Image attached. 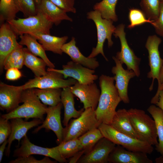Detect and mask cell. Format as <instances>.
Instances as JSON below:
<instances>
[{
    "mask_svg": "<svg viewBox=\"0 0 163 163\" xmlns=\"http://www.w3.org/2000/svg\"><path fill=\"white\" fill-rule=\"evenodd\" d=\"M112 58L115 63V66L111 69V72L114 75L115 86L121 101L125 104H128L129 102L128 94L129 82L131 78L136 76V74L132 70L125 69L116 57L113 56Z\"/></svg>",
    "mask_w": 163,
    "mask_h": 163,
    "instance_id": "cell-15",
    "label": "cell"
},
{
    "mask_svg": "<svg viewBox=\"0 0 163 163\" xmlns=\"http://www.w3.org/2000/svg\"><path fill=\"white\" fill-rule=\"evenodd\" d=\"M20 40L19 42L21 45L26 46L29 50L34 55L38 56L43 59L47 66L50 68H55L53 63L48 58L42 45L37 42V40L32 35L25 34L20 36Z\"/></svg>",
    "mask_w": 163,
    "mask_h": 163,
    "instance_id": "cell-26",
    "label": "cell"
},
{
    "mask_svg": "<svg viewBox=\"0 0 163 163\" xmlns=\"http://www.w3.org/2000/svg\"><path fill=\"white\" fill-rule=\"evenodd\" d=\"M9 120L2 117L0 118V144L9 137L11 132V123Z\"/></svg>",
    "mask_w": 163,
    "mask_h": 163,
    "instance_id": "cell-38",
    "label": "cell"
},
{
    "mask_svg": "<svg viewBox=\"0 0 163 163\" xmlns=\"http://www.w3.org/2000/svg\"><path fill=\"white\" fill-rule=\"evenodd\" d=\"M32 155L47 156L61 163L68 162V160L61 155L58 146L51 148L39 146L32 143L26 135L21 141V146L14 150L13 156L18 158L27 157Z\"/></svg>",
    "mask_w": 163,
    "mask_h": 163,
    "instance_id": "cell-10",
    "label": "cell"
},
{
    "mask_svg": "<svg viewBox=\"0 0 163 163\" xmlns=\"http://www.w3.org/2000/svg\"><path fill=\"white\" fill-rule=\"evenodd\" d=\"M163 111V91H160L159 94L158 100L156 104Z\"/></svg>",
    "mask_w": 163,
    "mask_h": 163,
    "instance_id": "cell-44",
    "label": "cell"
},
{
    "mask_svg": "<svg viewBox=\"0 0 163 163\" xmlns=\"http://www.w3.org/2000/svg\"><path fill=\"white\" fill-rule=\"evenodd\" d=\"M58 147L61 155L66 159L71 157L78 152L83 149L78 138L62 142Z\"/></svg>",
    "mask_w": 163,
    "mask_h": 163,
    "instance_id": "cell-33",
    "label": "cell"
},
{
    "mask_svg": "<svg viewBox=\"0 0 163 163\" xmlns=\"http://www.w3.org/2000/svg\"><path fill=\"white\" fill-rule=\"evenodd\" d=\"M155 162L156 163H163V156L157 158H156Z\"/></svg>",
    "mask_w": 163,
    "mask_h": 163,
    "instance_id": "cell-48",
    "label": "cell"
},
{
    "mask_svg": "<svg viewBox=\"0 0 163 163\" xmlns=\"http://www.w3.org/2000/svg\"><path fill=\"white\" fill-rule=\"evenodd\" d=\"M100 124L95 110L91 107L84 109L78 117L71 120L64 128L62 142L78 138L88 131L98 128Z\"/></svg>",
    "mask_w": 163,
    "mask_h": 163,
    "instance_id": "cell-5",
    "label": "cell"
},
{
    "mask_svg": "<svg viewBox=\"0 0 163 163\" xmlns=\"http://www.w3.org/2000/svg\"><path fill=\"white\" fill-rule=\"evenodd\" d=\"M37 5H39L40 3L41 0H34Z\"/></svg>",
    "mask_w": 163,
    "mask_h": 163,
    "instance_id": "cell-49",
    "label": "cell"
},
{
    "mask_svg": "<svg viewBox=\"0 0 163 163\" xmlns=\"http://www.w3.org/2000/svg\"><path fill=\"white\" fill-rule=\"evenodd\" d=\"M23 90L21 86L7 85L2 82L0 83V108L7 113L18 107L22 103Z\"/></svg>",
    "mask_w": 163,
    "mask_h": 163,
    "instance_id": "cell-17",
    "label": "cell"
},
{
    "mask_svg": "<svg viewBox=\"0 0 163 163\" xmlns=\"http://www.w3.org/2000/svg\"><path fill=\"white\" fill-rule=\"evenodd\" d=\"M56 5L66 12L75 13V0H50Z\"/></svg>",
    "mask_w": 163,
    "mask_h": 163,
    "instance_id": "cell-40",
    "label": "cell"
},
{
    "mask_svg": "<svg viewBox=\"0 0 163 163\" xmlns=\"http://www.w3.org/2000/svg\"><path fill=\"white\" fill-rule=\"evenodd\" d=\"M7 21L17 36L35 33L50 34L53 24L38 11L35 15Z\"/></svg>",
    "mask_w": 163,
    "mask_h": 163,
    "instance_id": "cell-6",
    "label": "cell"
},
{
    "mask_svg": "<svg viewBox=\"0 0 163 163\" xmlns=\"http://www.w3.org/2000/svg\"><path fill=\"white\" fill-rule=\"evenodd\" d=\"M17 35L6 21L0 28V69L2 72L4 61L8 55L14 49L22 46L17 40Z\"/></svg>",
    "mask_w": 163,
    "mask_h": 163,
    "instance_id": "cell-18",
    "label": "cell"
},
{
    "mask_svg": "<svg viewBox=\"0 0 163 163\" xmlns=\"http://www.w3.org/2000/svg\"><path fill=\"white\" fill-rule=\"evenodd\" d=\"M98 128L104 137L128 150L149 154L154 150L153 147L150 144L120 133L110 124L100 123Z\"/></svg>",
    "mask_w": 163,
    "mask_h": 163,
    "instance_id": "cell-4",
    "label": "cell"
},
{
    "mask_svg": "<svg viewBox=\"0 0 163 163\" xmlns=\"http://www.w3.org/2000/svg\"><path fill=\"white\" fill-rule=\"evenodd\" d=\"M63 105L61 102L55 106H49L47 107L46 117L42 124L36 128L33 133H36L41 129L44 128L47 130H51L55 134L57 142L59 144L63 140L64 128L61 123V110Z\"/></svg>",
    "mask_w": 163,
    "mask_h": 163,
    "instance_id": "cell-16",
    "label": "cell"
},
{
    "mask_svg": "<svg viewBox=\"0 0 163 163\" xmlns=\"http://www.w3.org/2000/svg\"><path fill=\"white\" fill-rule=\"evenodd\" d=\"M38 40L45 51L62 55L63 52L61 50L62 46L68 38L67 36L59 37L51 36L50 34L40 33L29 34Z\"/></svg>",
    "mask_w": 163,
    "mask_h": 163,
    "instance_id": "cell-25",
    "label": "cell"
},
{
    "mask_svg": "<svg viewBox=\"0 0 163 163\" xmlns=\"http://www.w3.org/2000/svg\"><path fill=\"white\" fill-rule=\"evenodd\" d=\"M156 33L163 37V1L160 3V12L158 18L151 24Z\"/></svg>",
    "mask_w": 163,
    "mask_h": 163,
    "instance_id": "cell-41",
    "label": "cell"
},
{
    "mask_svg": "<svg viewBox=\"0 0 163 163\" xmlns=\"http://www.w3.org/2000/svg\"><path fill=\"white\" fill-rule=\"evenodd\" d=\"M163 91V82L161 84L159 91L157 93H156L155 95L152 98L151 102L152 104H156L158 100L159 94L160 91Z\"/></svg>",
    "mask_w": 163,
    "mask_h": 163,
    "instance_id": "cell-45",
    "label": "cell"
},
{
    "mask_svg": "<svg viewBox=\"0 0 163 163\" xmlns=\"http://www.w3.org/2000/svg\"><path fill=\"white\" fill-rule=\"evenodd\" d=\"M160 0H141V5L143 12L148 19L155 21L160 12Z\"/></svg>",
    "mask_w": 163,
    "mask_h": 163,
    "instance_id": "cell-35",
    "label": "cell"
},
{
    "mask_svg": "<svg viewBox=\"0 0 163 163\" xmlns=\"http://www.w3.org/2000/svg\"><path fill=\"white\" fill-rule=\"evenodd\" d=\"M46 70L59 72L63 75L64 78L71 77L83 84L94 83L98 78L97 75L94 74L95 72L94 70L85 67L72 60L63 65L62 69L48 68Z\"/></svg>",
    "mask_w": 163,
    "mask_h": 163,
    "instance_id": "cell-12",
    "label": "cell"
},
{
    "mask_svg": "<svg viewBox=\"0 0 163 163\" xmlns=\"http://www.w3.org/2000/svg\"><path fill=\"white\" fill-rule=\"evenodd\" d=\"M47 71L44 75L30 79L24 85L20 86L21 88L23 90L34 88H63L70 87L74 85L77 81L72 78L65 79L62 74L56 71Z\"/></svg>",
    "mask_w": 163,
    "mask_h": 163,
    "instance_id": "cell-8",
    "label": "cell"
},
{
    "mask_svg": "<svg viewBox=\"0 0 163 163\" xmlns=\"http://www.w3.org/2000/svg\"><path fill=\"white\" fill-rule=\"evenodd\" d=\"M8 143V139L5 141L2 144L0 147V163L2 161L4 151L6 148V146Z\"/></svg>",
    "mask_w": 163,
    "mask_h": 163,
    "instance_id": "cell-46",
    "label": "cell"
},
{
    "mask_svg": "<svg viewBox=\"0 0 163 163\" xmlns=\"http://www.w3.org/2000/svg\"><path fill=\"white\" fill-rule=\"evenodd\" d=\"M85 152L84 149L81 150L74 154L72 157L68 159L69 163H76L78 161L81 157L84 155Z\"/></svg>",
    "mask_w": 163,
    "mask_h": 163,
    "instance_id": "cell-43",
    "label": "cell"
},
{
    "mask_svg": "<svg viewBox=\"0 0 163 163\" xmlns=\"http://www.w3.org/2000/svg\"><path fill=\"white\" fill-rule=\"evenodd\" d=\"M61 50L63 53L69 56L72 61L74 62L94 70L99 66V62L95 58L86 57L81 53L76 46V41L74 37H72L69 42L65 43L62 46Z\"/></svg>",
    "mask_w": 163,
    "mask_h": 163,
    "instance_id": "cell-21",
    "label": "cell"
},
{
    "mask_svg": "<svg viewBox=\"0 0 163 163\" xmlns=\"http://www.w3.org/2000/svg\"><path fill=\"white\" fill-rule=\"evenodd\" d=\"M147 111L154 120L158 138V144L155 149L163 156V111L158 107L152 105L148 108Z\"/></svg>",
    "mask_w": 163,
    "mask_h": 163,
    "instance_id": "cell-29",
    "label": "cell"
},
{
    "mask_svg": "<svg viewBox=\"0 0 163 163\" xmlns=\"http://www.w3.org/2000/svg\"><path fill=\"white\" fill-rule=\"evenodd\" d=\"M37 6L38 11L42 14L47 20L56 26L64 20L72 21V19L67 14V12L50 0H41L40 3Z\"/></svg>",
    "mask_w": 163,
    "mask_h": 163,
    "instance_id": "cell-22",
    "label": "cell"
},
{
    "mask_svg": "<svg viewBox=\"0 0 163 163\" xmlns=\"http://www.w3.org/2000/svg\"><path fill=\"white\" fill-rule=\"evenodd\" d=\"M22 76V74L19 69L16 68H11L7 70L5 78L7 80L14 81L20 78Z\"/></svg>",
    "mask_w": 163,
    "mask_h": 163,
    "instance_id": "cell-42",
    "label": "cell"
},
{
    "mask_svg": "<svg viewBox=\"0 0 163 163\" xmlns=\"http://www.w3.org/2000/svg\"><path fill=\"white\" fill-rule=\"evenodd\" d=\"M69 88L73 94L78 97L83 103L84 109L91 107L94 110L96 109L101 91L95 83L83 84L77 81Z\"/></svg>",
    "mask_w": 163,
    "mask_h": 163,
    "instance_id": "cell-14",
    "label": "cell"
},
{
    "mask_svg": "<svg viewBox=\"0 0 163 163\" xmlns=\"http://www.w3.org/2000/svg\"><path fill=\"white\" fill-rule=\"evenodd\" d=\"M61 102L64 107V116L63 120V125H68L72 118L78 117L84 110V108L77 110L75 108L74 94L69 87L62 88L61 94Z\"/></svg>",
    "mask_w": 163,
    "mask_h": 163,
    "instance_id": "cell-23",
    "label": "cell"
},
{
    "mask_svg": "<svg viewBox=\"0 0 163 163\" xmlns=\"http://www.w3.org/2000/svg\"><path fill=\"white\" fill-rule=\"evenodd\" d=\"M161 2L163 1V0H160Z\"/></svg>",
    "mask_w": 163,
    "mask_h": 163,
    "instance_id": "cell-50",
    "label": "cell"
},
{
    "mask_svg": "<svg viewBox=\"0 0 163 163\" xmlns=\"http://www.w3.org/2000/svg\"><path fill=\"white\" fill-rule=\"evenodd\" d=\"M24 65L30 69L35 77L45 75L47 72V64L42 58H39L30 52L27 48H23Z\"/></svg>",
    "mask_w": 163,
    "mask_h": 163,
    "instance_id": "cell-27",
    "label": "cell"
},
{
    "mask_svg": "<svg viewBox=\"0 0 163 163\" xmlns=\"http://www.w3.org/2000/svg\"><path fill=\"white\" fill-rule=\"evenodd\" d=\"M19 11L25 18L36 15L38 12L37 5L34 0H14Z\"/></svg>",
    "mask_w": 163,
    "mask_h": 163,
    "instance_id": "cell-36",
    "label": "cell"
},
{
    "mask_svg": "<svg viewBox=\"0 0 163 163\" xmlns=\"http://www.w3.org/2000/svg\"><path fill=\"white\" fill-rule=\"evenodd\" d=\"M118 0H102L94 6V10L98 11L102 18L113 21L118 20L115 8Z\"/></svg>",
    "mask_w": 163,
    "mask_h": 163,
    "instance_id": "cell-30",
    "label": "cell"
},
{
    "mask_svg": "<svg viewBox=\"0 0 163 163\" xmlns=\"http://www.w3.org/2000/svg\"><path fill=\"white\" fill-rule=\"evenodd\" d=\"M163 82V66L161 69L159 77V83L158 84V86H160Z\"/></svg>",
    "mask_w": 163,
    "mask_h": 163,
    "instance_id": "cell-47",
    "label": "cell"
},
{
    "mask_svg": "<svg viewBox=\"0 0 163 163\" xmlns=\"http://www.w3.org/2000/svg\"><path fill=\"white\" fill-rule=\"evenodd\" d=\"M127 110L131 123L139 140L157 145L158 137L154 119L143 110L131 108Z\"/></svg>",
    "mask_w": 163,
    "mask_h": 163,
    "instance_id": "cell-3",
    "label": "cell"
},
{
    "mask_svg": "<svg viewBox=\"0 0 163 163\" xmlns=\"http://www.w3.org/2000/svg\"><path fill=\"white\" fill-rule=\"evenodd\" d=\"M102 134L97 128L93 129L88 131L78 138L85 150V153L89 152L102 138Z\"/></svg>",
    "mask_w": 163,
    "mask_h": 163,
    "instance_id": "cell-31",
    "label": "cell"
},
{
    "mask_svg": "<svg viewBox=\"0 0 163 163\" xmlns=\"http://www.w3.org/2000/svg\"><path fill=\"white\" fill-rule=\"evenodd\" d=\"M36 95L43 103L50 106H55L61 102V88H33Z\"/></svg>",
    "mask_w": 163,
    "mask_h": 163,
    "instance_id": "cell-28",
    "label": "cell"
},
{
    "mask_svg": "<svg viewBox=\"0 0 163 163\" xmlns=\"http://www.w3.org/2000/svg\"><path fill=\"white\" fill-rule=\"evenodd\" d=\"M129 18L130 24L128 27L130 29L145 23L148 22L152 24L154 21L149 19H146L145 15L142 11L136 8L130 9Z\"/></svg>",
    "mask_w": 163,
    "mask_h": 163,
    "instance_id": "cell-37",
    "label": "cell"
},
{
    "mask_svg": "<svg viewBox=\"0 0 163 163\" xmlns=\"http://www.w3.org/2000/svg\"><path fill=\"white\" fill-rule=\"evenodd\" d=\"M124 28V24H120L116 27L113 33L116 37L119 38L121 46L120 51L117 53L115 57L122 64L124 63L126 65L128 69L133 70L136 76L139 77L140 75L139 65L141 59L135 55L129 47L126 39Z\"/></svg>",
    "mask_w": 163,
    "mask_h": 163,
    "instance_id": "cell-9",
    "label": "cell"
},
{
    "mask_svg": "<svg viewBox=\"0 0 163 163\" xmlns=\"http://www.w3.org/2000/svg\"><path fill=\"white\" fill-rule=\"evenodd\" d=\"M87 15V18L92 20L96 25L97 37V45L95 47L93 48L91 52L88 57L94 58L98 54H101L105 59L108 61L104 53L103 46L106 39L107 40L109 47H111L113 44L111 37L116 28L113 25V21L103 18L101 13L96 10L88 12Z\"/></svg>",
    "mask_w": 163,
    "mask_h": 163,
    "instance_id": "cell-7",
    "label": "cell"
},
{
    "mask_svg": "<svg viewBox=\"0 0 163 163\" xmlns=\"http://www.w3.org/2000/svg\"><path fill=\"white\" fill-rule=\"evenodd\" d=\"M23 46L17 48L7 56L4 63L3 68L6 70L11 68L21 69L24 65Z\"/></svg>",
    "mask_w": 163,
    "mask_h": 163,
    "instance_id": "cell-32",
    "label": "cell"
},
{
    "mask_svg": "<svg viewBox=\"0 0 163 163\" xmlns=\"http://www.w3.org/2000/svg\"><path fill=\"white\" fill-rule=\"evenodd\" d=\"M43 159L38 160L33 156L30 155L25 157H18L10 161L9 163H55L57 161L51 160L49 157L45 156Z\"/></svg>",
    "mask_w": 163,
    "mask_h": 163,
    "instance_id": "cell-39",
    "label": "cell"
},
{
    "mask_svg": "<svg viewBox=\"0 0 163 163\" xmlns=\"http://www.w3.org/2000/svg\"><path fill=\"white\" fill-rule=\"evenodd\" d=\"M161 39L156 35L149 36L147 38L145 47L149 53V65L150 71L148 73V78L152 79L149 90L153 89L154 81L156 79L158 84L159 83L160 74L163 66V59L160 56L158 47L161 43Z\"/></svg>",
    "mask_w": 163,
    "mask_h": 163,
    "instance_id": "cell-11",
    "label": "cell"
},
{
    "mask_svg": "<svg viewBox=\"0 0 163 163\" xmlns=\"http://www.w3.org/2000/svg\"><path fill=\"white\" fill-rule=\"evenodd\" d=\"M99 80L101 94L95 110L96 116L100 123L110 124L116 108L122 101L114 84V77L102 75Z\"/></svg>",
    "mask_w": 163,
    "mask_h": 163,
    "instance_id": "cell-1",
    "label": "cell"
},
{
    "mask_svg": "<svg viewBox=\"0 0 163 163\" xmlns=\"http://www.w3.org/2000/svg\"><path fill=\"white\" fill-rule=\"evenodd\" d=\"M19 11L15 4L14 0H1L0 20L1 22L15 19Z\"/></svg>",
    "mask_w": 163,
    "mask_h": 163,
    "instance_id": "cell-34",
    "label": "cell"
},
{
    "mask_svg": "<svg viewBox=\"0 0 163 163\" xmlns=\"http://www.w3.org/2000/svg\"><path fill=\"white\" fill-rule=\"evenodd\" d=\"M110 125L119 132L139 140L131 123L128 110L126 109L116 111Z\"/></svg>",
    "mask_w": 163,
    "mask_h": 163,
    "instance_id": "cell-24",
    "label": "cell"
},
{
    "mask_svg": "<svg viewBox=\"0 0 163 163\" xmlns=\"http://www.w3.org/2000/svg\"><path fill=\"white\" fill-rule=\"evenodd\" d=\"M21 101L22 104L1 117L8 120L15 118H24L27 120L34 118L43 121V116L46 113L48 107L41 103L33 88L23 90Z\"/></svg>",
    "mask_w": 163,
    "mask_h": 163,
    "instance_id": "cell-2",
    "label": "cell"
},
{
    "mask_svg": "<svg viewBox=\"0 0 163 163\" xmlns=\"http://www.w3.org/2000/svg\"><path fill=\"white\" fill-rule=\"evenodd\" d=\"M10 120L11 132L8 138V145L5 153V155L8 157L12 142L15 140H18L19 146L20 140L26 135L29 130L39 125L43 121L39 119H35L30 121H25L20 118H15Z\"/></svg>",
    "mask_w": 163,
    "mask_h": 163,
    "instance_id": "cell-20",
    "label": "cell"
},
{
    "mask_svg": "<svg viewBox=\"0 0 163 163\" xmlns=\"http://www.w3.org/2000/svg\"><path fill=\"white\" fill-rule=\"evenodd\" d=\"M116 145L107 138L103 137L89 152L84 154L77 163H108L109 155Z\"/></svg>",
    "mask_w": 163,
    "mask_h": 163,
    "instance_id": "cell-13",
    "label": "cell"
},
{
    "mask_svg": "<svg viewBox=\"0 0 163 163\" xmlns=\"http://www.w3.org/2000/svg\"><path fill=\"white\" fill-rule=\"evenodd\" d=\"M147 153L128 150L117 145L110 154L108 162L111 163H152Z\"/></svg>",
    "mask_w": 163,
    "mask_h": 163,
    "instance_id": "cell-19",
    "label": "cell"
}]
</instances>
